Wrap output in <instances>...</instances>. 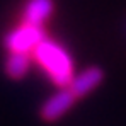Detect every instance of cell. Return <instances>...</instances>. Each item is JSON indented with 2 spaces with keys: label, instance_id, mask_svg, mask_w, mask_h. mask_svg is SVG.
I'll return each instance as SVG.
<instances>
[{
  "label": "cell",
  "instance_id": "obj_3",
  "mask_svg": "<svg viewBox=\"0 0 126 126\" xmlns=\"http://www.w3.org/2000/svg\"><path fill=\"white\" fill-rule=\"evenodd\" d=\"M75 101H77V97L73 95V92L68 87H63L62 90H58L55 95H51L41 106V118L48 123L56 121L75 104Z\"/></svg>",
  "mask_w": 126,
  "mask_h": 126
},
{
  "label": "cell",
  "instance_id": "obj_5",
  "mask_svg": "<svg viewBox=\"0 0 126 126\" xmlns=\"http://www.w3.org/2000/svg\"><path fill=\"white\" fill-rule=\"evenodd\" d=\"M55 3L53 0H27L24 7V22L31 24H43L51 14H53Z\"/></svg>",
  "mask_w": 126,
  "mask_h": 126
},
{
  "label": "cell",
  "instance_id": "obj_1",
  "mask_svg": "<svg viewBox=\"0 0 126 126\" xmlns=\"http://www.w3.org/2000/svg\"><path fill=\"white\" fill-rule=\"evenodd\" d=\"M31 58L46 72V75L51 79L53 84L58 87H68L73 80V62L66 49L58 43L43 39L31 53Z\"/></svg>",
  "mask_w": 126,
  "mask_h": 126
},
{
  "label": "cell",
  "instance_id": "obj_6",
  "mask_svg": "<svg viewBox=\"0 0 126 126\" xmlns=\"http://www.w3.org/2000/svg\"><path fill=\"white\" fill-rule=\"evenodd\" d=\"M29 60L27 53H10L5 60V73L10 79H22L29 70Z\"/></svg>",
  "mask_w": 126,
  "mask_h": 126
},
{
  "label": "cell",
  "instance_id": "obj_2",
  "mask_svg": "<svg viewBox=\"0 0 126 126\" xmlns=\"http://www.w3.org/2000/svg\"><path fill=\"white\" fill-rule=\"evenodd\" d=\"M46 38L43 24H31V22H22L19 27L10 31L3 44L10 53H32V49Z\"/></svg>",
  "mask_w": 126,
  "mask_h": 126
},
{
  "label": "cell",
  "instance_id": "obj_4",
  "mask_svg": "<svg viewBox=\"0 0 126 126\" xmlns=\"http://www.w3.org/2000/svg\"><path fill=\"white\" fill-rule=\"evenodd\" d=\"M102 80H104V72L99 66H89L80 75L73 77V80L70 82L68 89L73 92V95L77 99H80V97L87 95L89 92H92Z\"/></svg>",
  "mask_w": 126,
  "mask_h": 126
}]
</instances>
